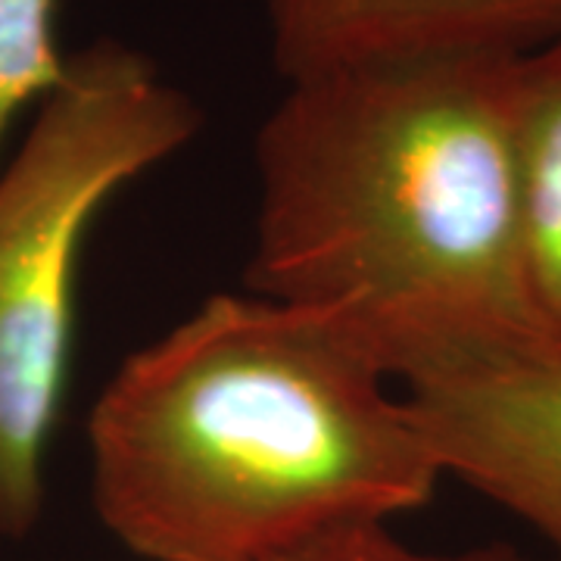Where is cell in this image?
<instances>
[{
	"label": "cell",
	"instance_id": "1",
	"mask_svg": "<svg viewBox=\"0 0 561 561\" xmlns=\"http://www.w3.org/2000/svg\"><path fill=\"white\" fill-rule=\"evenodd\" d=\"M522 57L290 81L256 135L250 290L331 321L409 390L561 359L524 256Z\"/></svg>",
	"mask_w": 561,
	"mask_h": 561
},
{
	"label": "cell",
	"instance_id": "2",
	"mask_svg": "<svg viewBox=\"0 0 561 561\" xmlns=\"http://www.w3.org/2000/svg\"><path fill=\"white\" fill-rule=\"evenodd\" d=\"M103 527L147 561H278L434 496L409 400L331 321L219 294L103 387L88 421Z\"/></svg>",
	"mask_w": 561,
	"mask_h": 561
},
{
	"label": "cell",
	"instance_id": "3",
	"mask_svg": "<svg viewBox=\"0 0 561 561\" xmlns=\"http://www.w3.org/2000/svg\"><path fill=\"white\" fill-rule=\"evenodd\" d=\"M201 125L197 103L147 54L101 38L69 54L66 79L0 172V537L32 534L44 508L88 225Z\"/></svg>",
	"mask_w": 561,
	"mask_h": 561
},
{
	"label": "cell",
	"instance_id": "4",
	"mask_svg": "<svg viewBox=\"0 0 561 561\" xmlns=\"http://www.w3.org/2000/svg\"><path fill=\"white\" fill-rule=\"evenodd\" d=\"M280 79L387 62L530 54L561 35V0H262Z\"/></svg>",
	"mask_w": 561,
	"mask_h": 561
},
{
	"label": "cell",
	"instance_id": "5",
	"mask_svg": "<svg viewBox=\"0 0 561 561\" xmlns=\"http://www.w3.org/2000/svg\"><path fill=\"white\" fill-rule=\"evenodd\" d=\"M443 478L518 515L561 559V359L409 390Z\"/></svg>",
	"mask_w": 561,
	"mask_h": 561
},
{
	"label": "cell",
	"instance_id": "6",
	"mask_svg": "<svg viewBox=\"0 0 561 561\" xmlns=\"http://www.w3.org/2000/svg\"><path fill=\"white\" fill-rule=\"evenodd\" d=\"M518 201L530 287L561 343V35L522 57Z\"/></svg>",
	"mask_w": 561,
	"mask_h": 561
},
{
	"label": "cell",
	"instance_id": "7",
	"mask_svg": "<svg viewBox=\"0 0 561 561\" xmlns=\"http://www.w3.org/2000/svg\"><path fill=\"white\" fill-rule=\"evenodd\" d=\"M54 10L57 0H0V157L22 110L41 106L66 79Z\"/></svg>",
	"mask_w": 561,
	"mask_h": 561
},
{
	"label": "cell",
	"instance_id": "8",
	"mask_svg": "<svg viewBox=\"0 0 561 561\" xmlns=\"http://www.w3.org/2000/svg\"><path fill=\"white\" fill-rule=\"evenodd\" d=\"M278 561H561L556 559H534L524 556L518 549L493 542V546H474L461 552H427L415 549L400 537L390 534L387 524H356L343 527L334 534H324L319 540L306 542L302 549L284 556Z\"/></svg>",
	"mask_w": 561,
	"mask_h": 561
}]
</instances>
